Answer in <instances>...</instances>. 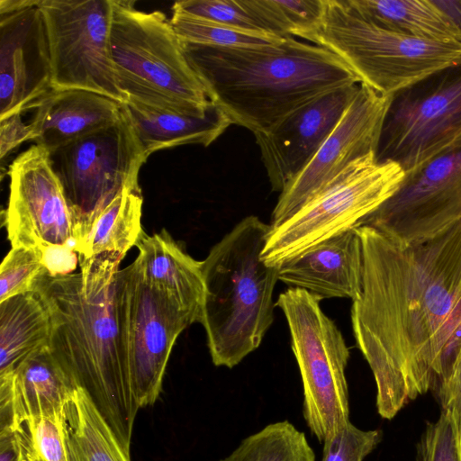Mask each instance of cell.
<instances>
[{"instance_id": "cell-1", "label": "cell", "mask_w": 461, "mask_h": 461, "mask_svg": "<svg viewBox=\"0 0 461 461\" xmlns=\"http://www.w3.org/2000/svg\"><path fill=\"white\" fill-rule=\"evenodd\" d=\"M357 230L363 273L352 330L377 411L391 420L429 390L439 394L461 358V220L407 243L369 226Z\"/></svg>"}, {"instance_id": "cell-2", "label": "cell", "mask_w": 461, "mask_h": 461, "mask_svg": "<svg viewBox=\"0 0 461 461\" xmlns=\"http://www.w3.org/2000/svg\"><path fill=\"white\" fill-rule=\"evenodd\" d=\"M122 260L108 254L79 258V273H47L34 292L50 314V351L130 454L140 407L131 381L117 281Z\"/></svg>"}, {"instance_id": "cell-3", "label": "cell", "mask_w": 461, "mask_h": 461, "mask_svg": "<svg viewBox=\"0 0 461 461\" xmlns=\"http://www.w3.org/2000/svg\"><path fill=\"white\" fill-rule=\"evenodd\" d=\"M183 43L210 101L231 124L253 133L268 131L322 95L360 84L338 55L293 36L256 48Z\"/></svg>"}, {"instance_id": "cell-4", "label": "cell", "mask_w": 461, "mask_h": 461, "mask_svg": "<svg viewBox=\"0 0 461 461\" xmlns=\"http://www.w3.org/2000/svg\"><path fill=\"white\" fill-rule=\"evenodd\" d=\"M271 230L258 217L238 222L201 261L204 297L200 323L216 366L232 368L257 349L274 321L278 267L261 258Z\"/></svg>"}, {"instance_id": "cell-5", "label": "cell", "mask_w": 461, "mask_h": 461, "mask_svg": "<svg viewBox=\"0 0 461 461\" xmlns=\"http://www.w3.org/2000/svg\"><path fill=\"white\" fill-rule=\"evenodd\" d=\"M112 60L125 102L203 115L212 102L170 19L112 0Z\"/></svg>"}, {"instance_id": "cell-6", "label": "cell", "mask_w": 461, "mask_h": 461, "mask_svg": "<svg viewBox=\"0 0 461 461\" xmlns=\"http://www.w3.org/2000/svg\"><path fill=\"white\" fill-rule=\"evenodd\" d=\"M308 41L338 55L360 84L384 95L461 64V44L421 40L382 27L349 0H324L321 23Z\"/></svg>"}, {"instance_id": "cell-7", "label": "cell", "mask_w": 461, "mask_h": 461, "mask_svg": "<svg viewBox=\"0 0 461 461\" xmlns=\"http://www.w3.org/2000/svg\"><path fill=\"white\" fill-rule=\"evenodd\" d=\"M322 299L289 287L276 305L283 312L303 388V416L311 432L323 443L349 420L345 375L349 349L335 322L321 307Z\"/></svg>"}, {"instance_id": "cell-8", "label": "cell", "mask_w": 461, "mask_h": 461, "mask_svg": "<svg viewBox=\"0 0 461 461\" xmlns=\"http://www.w3.org/2000/svg\"><path fill=\"white\" fill-rule=\"evenodd\" d=\"M405 177L400 165L378 162L375 153L356 160L325 191L270 230L262 260L279 267L317 243L358 227L395 194Z\"/></svg>"}, {"instance_id": "cell-9", "label": "cell", "mask_w": 461, "mask_h": 461, "mask_svg": "<svg viewBox=\"0 0 461 461\" xmlns=\"http://www.w3.org/2000/svg\"><path fill=\"white\" fill-rule=\"evenodd\" d=\"M50 157L77 222V249L98 214L139 182L149 158L124 109L114 123L59 147Z\"/></svg>"}, {"instance_id": "cell-10", "label": "cell", "mask_w": 461, "mask_h": 461, "mask_svg": "<svg viewBox=\"0 0 461 461\" xmlns=\"http://www.w3.org/2000/svg\"><path fill=\"white\" fill-rule=\"evenodd\" d=\"M461 144V64L392 96L376 150L406 176Z\"/></svg>"}, {"instance_id": "cell-11", "label": "cell", "mask_w": 461, "mask_h": 461, "mask_svg": "<svg viewBox=\"0 0 461 461\" xmlns=\"http://www.w3.org/2000/svg\"><path fill=\"white\" fill-rule=\"evenodd\" d=\"M49 41L52 89H83L122 104L112 60V0H41Z\"/></svg>"}, {"instance_id": "cell-12", "label": "cell", "mask_w": 461, "mask_h": 461, "mask_svg": "<svg viewBox=\"0 0 461 461\" xmlns=\"http://www.w3.org/2000/svg\"><path fill=\"white\" fill-rule=\"evenodd\" d=\"M117 281L131 381L142 408L158 400L175 342L192 322L164 294L143 280L134 261L118 271Z\"/></svg>"}, {"instance_id": "cell-13", "label": "cell", "mask_w": 461, "mask_h": 461, "mask_svg": "<svg viewBox=\"0 0 461 461\" xmlns=\"http://www.w3.org/2000/svg\"><path fill=\"white\" fill-rule=\"evenodd\" d=\"M5 225L12 248L68 246L77 251V222L50 153L32 145L10 165Z\"/></svg>"}, {"instance_id": "cell-14", "label": "cell", "mask_w": 461, "mask_h": 461, "mask_svg": "<svg viewBox=\"0 0 461 461\" xmlns=\"http://www.w3.org/2000/svg\"><path fill=\"white\" fill-rule=\"evenodd\" d=\"M392 96L359 84L357 94L330 135L304 169L280 193L271 215V229L325 191L356 160L376 154Z\"/></svg>"}, {"instance_id": "cell-15", "label": "cell", "mask_w": 461, "mask_h": 461, "mask_svg": "<svg viewBox=\"0 0 461 461\" xmlns=\"http://www.w3.org/2000/svg\"><path fill=\"white\" fill-rule=\"evenodd\" d=\"M461 220V144L407 176L359 226L402 242L431 237Z\"/></svg>"}, {"instance_id": "cell-16", "label": "cell", "mask_w": 461, "mask_h": 461, "mask_svg": "<svg viewBox=\"0 0 461 461\" xmlns=\"http://www.w3.org/2000/svg\"><path fill=\"white\" fill-rule=\"evenodd\" d=\"M359 89L332 90L294 110L265 132L254 133L273 191L282 192L308 165Z\"/></svg>"}, {"instance_id": "cell-17", "label": "cell", "mask_w": 461, "mask_h": 461, "mask_svg": "<svg viewBox=\"0 0 461 461\" xmlns=\"http://www.w3.org/2000/svg\"><path fill=\"white\" fill-rule=\"evenodd\" d=\"M41 0L0 20V119L33 109L51 89V59Z\"/></svg>"}, {"instance_id": "cell-18", "label": "cell", "mask_w": 461, "mask_h": 461, "mask_svg": "<svg viewBox=\"0 0 461 461\" xmlns=\"http://www.w3.org/2000/svg\"><path fill=\"white\" fill-rule=\"evenodd\" d=\"M278 279L321 299L348 298L361 292L363 251L352 228L326 239L279 267Z\"/></svg>"}, {"instance_id": "cell-19", "label": "cell", "mask_w": 461, "mask_h": 461, "mask_svg": "<svg viewBox=\"0 0 461 461\" xmlns=\"http://www.w3.org/2000/svg\"><path fill=\"white\" fill-rule=\"evenodd\" d=\"M76 387L49 347L34 353L14 373L0 375V434L63 410Z\"/></svg>"}, {"instance_id": "cell-20", "label": "cell", "mask_w": 461, "mask_h": 461, "mask_svg": "<svg viewBox=\"0 0 461 461\" xmlns=\"http://www.w3.org/2000/svg\"><path fill=\"white\" fill-rule=\"evenodd\" d=\"M32 140L49 153L117 122L122 104L83 89H51L34 107Z\"/></svg>"}, {"instance_id": "cell-21", "label": "cell", "mask_w": 461, "mask_h": 461, "mask_svg": "<svg viewBox=\"0 0 461 461\" xmlns=\"http://www.w3.org/2000/svg\"><path fill=\"white\" fill-rule=\"evenodd\" d=\"M134 260L143 280L164 294L192 324L200 322L204 297L201 262L189 256L166 230L151 236L143 230Z\"/></svg>"}, {"instance_id": "cell-22", "label": "cell", "mask_w": 461, "mask_h": 461, "mask_svg": "<svg viewBox=\"0 0 461 461\" xmlns=\"http://www.w3.org/2000/svg\"><path fill=\"white\" fill-rule=\"evenodd\" d=\"M136 135L149 157L155 151L187 144L209 146L231 124L214 104L203 115H194L148 106L122 104Z\"/></svg>"}, {"instance_id": "cell-23", "label": "cell", "mask_w": 461, "mask_h": 461, "mask_svg": "<svg viewBox=\"0 0 461 461\" xmlns=\"http://www.w3.org/2000/svg\"><path fill=\"white\" fill-rule=\"evenodd\" d=\"M50 334V314L37 293L1 302L0 375L14 373L32 355L49 347Z\"/></svg>"}, {"instance_id": "cell-24", "label": "cell", "mask_w": 461, "mask_h": 461, "mask_svg": "<svg viewBox=\"0 0 461 461\" xmlns=\"http://www.w3.org/2000/svg\"><path fill=\"white\" fill-rule=\"evenodd\" d=\"M373 23L414 38L461 44V30L433 0H349Z\"/></svg>"}, {"instance_id": "cell-25", "label": "cell", "mask_w": 461, "mask_h": 461, "mask_svg": "<svg viewBox=\"0 0 461 461\" xmlns=\"http://www.w3.org/2000/svg\"><path fill=\"white\" fill-rule=\"evenodd\" d=\"M142 203L139 182L124 188L95 218L77 249L78 258L108 254L123 259L142 232Z\"/></svg>"}, {"instance_id": "cell-26", "label": "cell", "mask_w": 461, "mask_h": 461, "mask_svg": "<svg viewBox=\"0 0 461 461\" xmlns=\"http://www.w3.org/2000/svg\"><path fill=\"white\" fill-rule=\"evenodd\" d=\"M66 411L71 461H131L85 390L75 388Z\"/></svg>"}, {"instance_id": "cell-27", "label": "cell", "mask_w": 461, "mask_h": 461, "mask_svg": "<svg viewBox=\"0 0 461 461\" xmlns=\"http://www.w3.org/2000/svg\"><path fill=\"white\" fill-rule=\"evenodd\" d=\"M221 461H315L303 432L287 420L249 436Z\"/></svg>"}, {"instance_id": "cell-28", "label": "cell", "mask_w": 461, "mask_h": 461, "mask_svg": "<svg viewBox=\"0 0 461 461\" xmlns=\"http://www.w3.org/2000/svg\"><path fill=\"white\" fill-rule=\"evenodd\" d=\"M242 2L267 32L281 37L293 36L307 41L319 29L324 13V0Z\"/></svg>"}, {"instance_id": "cell-29", "label": "cell", "mask_w": 461, "mask_h": 461, "mask_svg": "<svg viewBox=\"0 0 461 461\" xmlns=\"http://www.w3.org/2000/svg\"><path fill=\"white\" fill-rule=\"evenodd\" d=\"M170 23L187 43L214 46L256 48L279 44L285 37L244 30L173 10Z\"/></svg>"}, {"instance_id": "cell-30", "label": "cell", "mask_w": 461, "mask_h": 461, "mask_svg": "<svg viewBox=\"0 0 461 461\" xmlns=\"http://www.w3.org/2000/svg\"><path fill=\"white\" fill-rule=\"evenodd\" d=\"M66 407L53 415L31 419L19 426L15 433L25 461H71Z\"/></svg>"}, {"instance_id": "cell-31", "label": "cell", "mask_w": 461, "mask_h": 461, "mask_svg": "<svg viewBox=\"0 0 461 461\" xmlns=\"http://www.w3.org/2000/svg\"><path fill=\"white\" fill-rule=\"evenodd\" d=\"M47 273L39 249L12 248L0 267V303L34 292L39 279Z\"/></svg>"}, {"instance_id": "cell-32", "label": "cell", "mask_w": 461, "mask_h": 461, "mask_svg": "<svg viewBox=\"0 0 461 461\" xmlns=\"http://www.w3.org/2000/svg\"><path fill=\"white\" fill-rule=\"evenodd\" d=\"M172 10L244 30L271 33L242 0H183L176 2Z\"/></svg>"}, {"instance_id": "cell-33", "label": "cell", "mask_w": 461, "mask_h": 461, "mask_svg": "<svg viewBox=\"0 0 461 461\" xmlns=\"http://www.w3.org/2000/svg\"><path fill=\"white\" fill-rule=\"evenodd\" d=\"M416 461H461V438L448 410L428 422L417 445Z\"/></svg>"}, {"instance_id": "cell-34", "label": "cell", "mask_w": 461, "mask_h": 461, "mask_svg": "<svg viewBox=\"0 0 461 461\" xmlns=\"http://www.w3.org/2000/svg\"><path fill=\"white\" fill-rule=\"evenodd\" d=\"M381 439V430H362L348 421L322 443V461H363Z\"/></svg>"}, {"instance_id": "cell-35", "label": "cell", "mask_w": 461, "mask_h": 461, "mask_svg": "<svg viewBox=\"0 0 461 461\" xmlns=\"http://www.w3.org/2000/svg\"><path fill=\"white\" fill-rule=\"evenodd\" d=\"M23 113L0 119V158L5 159L23 142L31 140L32 129L31 121L23 120Z\"/></svg>"}, {"instance_id": "cell-36", "label": "cell", "mask_w": 461, "mask_h": 461, "mask_svg": "<svg viewBox=\"0 0 461 461\" xmlns=\"http://www.w3.org/2000/svg\"><path fill=\"white\" fill-rule=\"evenodd\" d=\"M48 274L52 276L72 274L79 264L78 253L68 246H51L39 249Z\"/></svg>"}, {"instance_id": "cell-37", "label": "cell", "mask_w": 461, "mask_h": 461, "mask_svg": "<svg viewBox=\"0 0 461 461\" xmlns=\"http://www.w3.org/2000/svg\"><path fill=\"white\" fill-rule=\"evenodd\" d=\"M437 396L441 409L448 410L451 412L461 438V358L449 383Z\"/></svg>"}, {"instance_id": "cell-38", "label": "cell", "mask_w": 461, "mask_h": 461, "mask_svg": "<svg viewBox=\"0 0 461 461\" xmlns=\"http://www.w3.org/2000/svg\"><path fill=\"white\" fill-rule=\"evenodd\" d=\"M0 461H25L15 432L0 434Z\"/></svg>"}, {"instance_id": "cell-39", "label": "cell", "mask_w": 461, "mask_h": 461, "mask_svg": "<svg viewBox=\"0 0 461 461\" xmlns=\"http://www.w3.org/2000/svg\"><path fill=\"white\" fill-rule=\"evenodd\" d=\"M435 5L461 30V0H433Z\"/></svg>"}, {"instance_id": "cell-40", "label": "cell", "mask_w": 461, "mask_h": 461, "mask_svg": "<svg viewBox=\"0 0 461 461\" xmlns=\"http://www.w3.org/2000/svg\"><path fill=\"white\" fill-rule=\"evenodd\" d=\"M38 0H1L0 15L21 11L33 5Z\"/></svg>"}]
</instances>
